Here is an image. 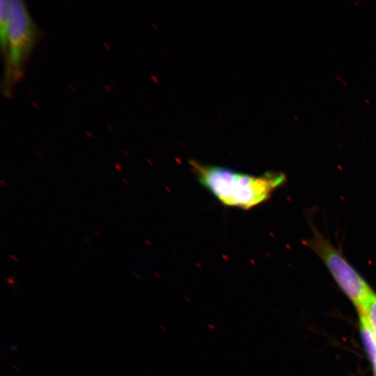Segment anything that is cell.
<instances>
[{
    "label": "cell",
    "mask_w": 376,
    "mask_h": 376,
    "mask_svg": "<svg viewBox=\"0 0 376 376\" xmlns=\"http://www.w3.org/2000/svg\"><path fill=\"white\" fill-rule=\"evenodd\" d=\"M189 164L200 183L223 205L248 210L268 200L286 181L280 172L260 175L237 172L190 160Z\"/></svg>",
    "instance_id": "1"
},
{
    "label": "cell",
    "mask_w": 376,
    "mask_h": 376,
    "mask_svg": "<svg viewBox=\"0 0 376 376\" xmlns=\"http://www.w3.org/2000/svg\"><path fill=\"white\" fill-rule=\"evenodd\" d=\"M311 228L312 235L305 241L306 246L324 263L338 285L357 308H362L375 292L340 249L313 225H311Z\"/></svg>",
    "instance_id": "2"
},
{
    "label": "cell",
    "mask_w": 376,
    "mask_h": 376,
    "mask_svg": "<svg viewBox=\"0 0 376 376\" xmlns=\"http://www.w3.org/2000/svg\"><path fill=\"white\" fill-rule=\"evenodd\" d=\"M37 38L34 23L24 3L9 0L6 51V84L16 80Z\"/></svg>",
    "instance_id": "3"
},
{
    "label": "cell",
    "mask_w": 376,
    "mask_h": 376,
    "mask_svg": "<svg viewBox=\"0 0 376 376\" xmlns=\"http://www.w3.org/2000/svg\"><path fill=\"white\" fill-rule=\"evenodd\" d=\"M9 19V0L0 1V40L1 51L6 54Z\"/></svg>",
    "instance_id": "4"
},
{
    "label": "cell",
    "mask_w": 376,
    "mask_h": 376,
    "mask_svg": "<svg viewBox=\"0 0 376 376\" xmlns=\"http://www.w3.org/2000/svg\"><path fill=\"white\" fill-rule=\"evenodd\" d=\"M357 310L363 312L370 327L376 332V293L371 297L362 308Z\"/></svg>",
    "instance_id": "5"
}]
</instances>
